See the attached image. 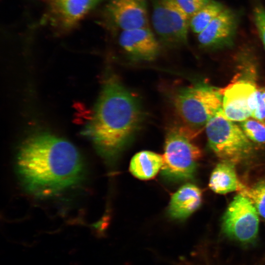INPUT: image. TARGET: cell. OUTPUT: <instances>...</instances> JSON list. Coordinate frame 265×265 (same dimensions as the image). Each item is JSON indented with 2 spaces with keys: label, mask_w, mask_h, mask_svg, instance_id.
<instances>
[{
  "label": "cell",
  "mask_w": 265,
  "mask_h": 265,
  "mask_svg": "<svg viewBox=\"0 0 265 265\" xmlns=\"http://www.w3.org/2000/svg\"><path fill=\"white\" fill-rule=\"evenodd\" d=\"M17 172L25 186L37 194L50 195L71 187L81 178L83 163L77 148L55 135L39 133L20 148Z\"/></svg>",
  "instance_id": "obj_1"
},
{
  "label": "cell",
  "mask_w": 265,
  "mask_h": 265,
  "mask_svg": "<svg viewBox=\"0 0 265 265\" xmlns=\"http://www.w3.org/2000/svg\"><path fill=\"white\" fill-rule=\"evenodd\" d=\"M144 118L137 97L112 77L103 85L84 133L101 155L112 158L130 143Z\"/></svg>",
  "instance_id": "obj_2"
},
{
  "label": "cell",
  "mask_w": 265,
  "mask_h": 265,
  "mask_svg": "<svg viewBox=\"0 0 265 265\" xmlns=\"http://www.w3.org/2000/svg\"><path fill=\"white\" fill-rule=\"evenodd\" d=\"M222 89L206 84L181 88L173 104L186 126L198 133L222 107Z\"/></svg>",
  "instance_id": "obj_3"
},
{
  "label": "cell",
  "mask_w": 265,
  "mask_h": 265,
  "mask_svg": "<svg viewBox=\"0 0 265 265\" xmlns=\"http://www.w3.org/2000/svg\"><path fill=\"white\" fill-rule=\"evenodd\" d=\"M197 133L185 126H174L166 133L162 174L173 181L192 178L202 156L200 148L193 142Z\"/></svg>",
  "instance_id": "obj_4"
},
{
  "label": "cell",
  "mask_w": 265,
  "mask_h": 265,
  "mask_svg": "<svg viewBox=\"0 0 265 265\" xmlns=\"http://www.w3.org/2000/svg\"><path fill=\"white\" fill-rule=\"evenodd\" d=\"M205 130L210 147L221 161L235 164L252 154L251 140L241 127L227 119L221 110L208 122Z\"/></svg>",
  "instance_id": "obj_5"
},
{
  "label": "cell",
  "mask_w": 265,
  "mask_h": 265,
  "mask_svg": "<svg viewBox=\"0 0 265 265\" xmlns=\"http://www.w3.org/2000/svg\"><path fill=\"white\" fill-rule=\"evenodd\" d=\"M259 214L251 200L241 193L235 196L222 219V230L230 238L242 244L253 243L258 236Z\"/></svg>",
  "instance_id": "obj_6"
},
{
  "label": "cell",
  "mask_w": 265,
  "mask_h": 265,
  "mask_svg": "<svg viewBox=\"0 0 265 265\" xmlns=\"http://www.w3.org/2000/svg\"><path fill=\"white\" fill-rule=\"evenodd\" d=\"M152 1V24L161 42L169 47L186 44L189 19L170 0Z\"/></svg>",
  "instance_id": "obj_7"
},
{
  "label": "cell",
  "mask_w": 265,
  "mask_h": 265,
  "mask_svg": "<svg viewBox=\"0 0 265 265\" xmlns=\"http://www.w3.org/2000/svg\"><path fill=\"white\" fill-rule=\"evenodd\" d=\"M258 88L247 80L235 81L222 89L221 111L228 120L242 122L251 117Z\"/></svg>",
  "instance_id": "obj_8"
},
{
  "label": "cell",
  "mask_w": 265,
  "mask_h": 265,
  "mask_svg": "<svg viewBox=\"0 0 265 265\" xmlns=\"http://www.w3.org/2000/svg\"><path fill=\"white\" fill-rule=\"evenodd\" d=\"M147 0H109L106 12L111 21L123 30L148 26Z\"/></svg>",
  "instance_id": "obj_9"
},
{
  "label": "cell",
  "mask_w": 265,
  "mask_h": 265,
  "mask_svg": "<svg viewBox=\"0 0 265 265\" xmlns=\"http://www.w3.org/2000/svg\"><path fill=\"white\" fill-rule=\"evenodd\" d=\"M119 43L126 53L136 60H153L160 52L159 43L149 27L121 31Z\"/></svg>",
  "instance_id": "obj_10"
},
{
  "label": "cell",
  "mask_w": 265,
  "mask_h": 265,
  "mask_svg": "<svg viewBox=\"0 0 265 265\" xmlns=\"http://www.w3.org/2000/svg\"><path fill=\"white\" fill-rule=\"evenodd\" d=\"M237 19L235 13L224 9L200 33L198 40L204 47H216L231 43L236 33Z\"/></svg>",
  "instance_id": "obj_11"
},
{
  "label": "cell",
  "mask_w": 265,
  "mask_h": 265,
  "mask_svg": "<svg viewBox=\"0 0 265 265\" xmlns=\"http://www.w3.org/2000/svg\"><path fill=\"white\" fill-rule=\"evenodd\" d=\"M202 197V191L196 186L189 183L183 185L171 197L169 215L176 219L188 217L199 208Z\"/></svg>",
  "instance_id": "obj_12"
},
{
  "label": "cell",
  "mask_w": 265,
  "mask_h": 265,
  "mask_svg": "<svg viewBox=\"0 0 265 265\" xmlns=\"http://www.w3.org/2000/svg\"><path fill=\"white\" fill-rule=\"evenodd\" d=\"M209 186L215 193L225 194L233 191L240 192L244 185L238 179L235 164L221 161L213 170Z\"/></svg>",
  "instance_id": "obj_13"
},
{
  "label": "cell",
  "mask_w": 265,
  "mask_h": 265,
  "mask_svg": "<svg viewBox=\"0 0 265 265\" xmlns=\"http://www.w3.org/2000/svg\"><path fill=\"white\" fill-rule=\"evenodd\" d=\"M163 157L149 151L136 153L132 159L130 171L135 177L147 180L154 177L162 168Z\"/></svg>",
  "instance_id": "obj_14"
},
{
  "label": "cell",
  "mask_w": 265,
  "mask_h": 265,
  "mask_svg": "<svg viewBox=\"0 0 265 265\" xmlns=\"http://www.w3.org/2000/svg\"><path fill=\"white\" fill-rule=\"evenodd\" d=\"M101 0H64L56 2L59 14L66 26L74 25Z\"/></svg>",
  "instance_id": "obj_15"
},
{
  "label": "cell",
  "mask_w": 265,
  "mask_h": 265,
  "mask_svg": "<svg viewBox=\"0 0 265 265\" xmlns=\"http://www.w3.org/2000/svg\"><path fill=\"white\" fill-rule=\"evenodd\" d=\"M224 9L221 3L212 0L190 19L189 27L193 32L200 33Z\"/></svg>",
  "instance_id": "obj_16"
},
{
  "label": "cell",
  "mask_w": 265,
  "mask_h": 265,
  "mask_svg": "<svg viewBox=\"0 0 265 265\" xmlns=\"http://www.w3.org/2000/svg\"><path fill=\"white\" fill-rule=\"evenodd\" d=\"M239 193L251 200L259 215L265 222V180L259 182L251 187L244 186Z\"/></svg>",
  "instance_id": "obj_17"
},
{
  "label": "cell",
  "mask_w": 265,
  "mask_h": 265,
  "mask_svg": "<svg viewBox=\"0 0 265 265\" xmlns=\"http://www.w3.org/2000/svg\"><path fill=\"white\" fill-rule=\"evenodd\" d=\"M240 127L251 141L265 143V124L255 119H247L240 122Z\"/></svg>",
  "instance_id": "obj_18"
},
{
  "label": "cell",
  "mask_w": 265,
  "mask_h": 265,
  "mask_svg": "<svg viewBox=\"0 0 265 265\" xmlns=\"http://www.w3.org/2000/svg\"><path fill=\"white\" fill-rule=\"evenodd\" d=\"M190 20L199 10L212 0H170Z\"/></svg>",
  "instance_id": "obj_19"
},
{
  "label": "cell",
  "mask_w": 265,
  "mask_h": 265,
  "mask_svg": "<svg viewBox=\"0 0 265 265\" xmlns=\"http://www.w3.org/2000/svg\"><path fill=\"white\" fill-rule=\"evenodd\" d=\"M251 117L264 124L265 123V87L259 88L257 89L255 107Z\"/></svg>",
  "instance_id": "obj_20"
},
{
  "label": "cell",
  "mask_w": 265,
  "mask_h": 265,
  "mask_svg": "<svg viewBox=\"0 0 265 265\" xmlns=\"http://www.w3.org/2000/svg\"><path fill=\"white\" fill-rule=\"evenodd\" d=\"M254 17L260 36L265 47V9L261 4L257 5L254 8Z\"/></svg>",
  "instance_id": "obj_21"
},
{
  "label": "cell",
  "mask_w": 265,
  "mask_h": 265,
  "mask_svg": "<svg viewBox=\"0 0 265 265\" xmlns=\"http://www.w3.org/2000/svg\"><path fill=\"white\" fill-rule=\"evenodd\" d=\"M64 0H56V2H61V1H62Z\"/></svg>",
  "instance_id": "obj_22"
},
{
  "label": "cell",
  "mask_w": 265,
  "mask_h": 265,
  "mask_svg": "<svg viewBox=\"0 0 265 265\" xmlns=\"http://www.w3.org/2000/svg\"></svg>",
  "instance_id": "obj_23"
}]
</instances>
